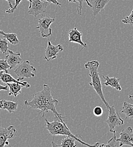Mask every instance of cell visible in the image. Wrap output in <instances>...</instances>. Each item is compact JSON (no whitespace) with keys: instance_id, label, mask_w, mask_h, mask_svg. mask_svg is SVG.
<instances>
[{"instance_id":"d6986e66","label":"cell","mask_w":133,"mask_h":147,"mask_svg":"<svg viewBox=\"0 0 133 147\" xmlns=\"http://www.w3.org/2000/svg\"><path fill=\"white\" fill-rule=\"evenodd\" d=\"M121 113L125 114L126 119L130 118L133 119V104H131L127 101H124Z\"/></svg>"},{"instance_id":"cb8c5ba5","label":"cell","mask_w":133,"mask_h":147,"mask_svg":"<svg viewBox=\"0 0 133 147\" xmlns=\"http://www.w3.org/2000/svg\"><path fill=\"white\" fill-rule=\"evenodd\" d=\"M122 22L125 24L133 26V7L131 14L129 16H127L125 18H124V19H122Z\"/></svg>"},{"instance_id":"d4e9b609","label":"cell","mask_w":133,"mask_h":147,"mask_svg":"<svg viewBox=\"0 0 133 147\" xmlns=\"http://www.w3.org/2000/svg\"><path fill=\"white\" fill-rule=\"evenodd\" d=\"M69 2H78V5L77 6V11L79 15L82 14V11L83 9V2L84 0H68Z\"/></svg>"},{"instance_id":"9a60e30c","label":"cell","mask_w":133,"mask_h":147,"mask_svg":"<svg viewBox=\"0 0 133 147\" xmlns=\"http://www.w3.org/2000/svg\"><path fill=\"white\" fill-rule=\"evenodd\" d=\"M18 102L6 100H0V109L7 110L9 113L15 112L18 107Z\"/></svg>"},{"instance_id":"7a4b0ae2","label":"cell","mask_w":133,"mask_h":147,"mask_svg":"<svg viewBox=\"0 0 133 147\" xmlns=\"http://www.w3.org/2000/svg\"><path fill=\"white\" fill-rule=\"evenodd\" d=\"M63 118H59L57 115H55L54 121L53 122H49L47 118L45 119V121L46 122V129L49 131V134L56 136V135H63V136H69L71 137L74 138L76 141L82 144L90 147H99L100 143L97 142L94 145H91L89 144H87L83 141H82L80 138H79V136L78 135H75L74 134H73L70 130L69 129V127L67 126L66 123L63 120Z\"/></svg>"},{"instance_id":"ffe728a7","label":"cell","mask_w":133,"mask_h":147,"mask_svg":"<svg viewBox=\"0 0 133 147\" xmlns=\"http://www.w3.org/2000/svg\"><path fill=\"white\" fill-rule=\"evenodd\" d=\"M0 34L4 37V38H5L12 45H17L19 44L20 42L16 34H7L5 33L3 31L0 30Z\"/></svg>"},{"instance_id":"ac0fdd59","label":"cell","mask_w":133,"mask_h":147,"mask_svg":"<svg viewBox=\"0 0 133 147\" xmlns=\"http://www.w3.org/2000/svg\"><path fill=\"white\" fill-rule=\"evenodd\" d=\"M6 84L10 90L8 94L9 96H13L14 97H16L19 95L21 92L22 87H24L22 85L17 83H7Z\"/></svg>"},{"instance_id":"1f68e13d","label":"cell","mask_w":133,"mask_h":147,"mask_svg":"<svg viewBox=\"0 0 133 147\" xmlns=\"http://www.w3.org/2000/svg\"><path fill=\"white\" fill-rule=\"evenodd\" d=\"M129 98H130V99H131V100H133V96H132V95H129Z\"/></svg>"},{"instance_id":"30bf717a","label":"cell","mask_w":133,"mask_h":147,"mask_svg":"<svg viewBox=\"0 0 133 147\" xmlns=\"http://www.w3.org/2000/svg\"><path fill=\"white\" fill-rule=\"evenodd\" d=\"M63 50V48L61 44L53 45L51 43L50 39L48 38V45L45 51L44 59L47 61H50L52 59H54L57 58L58 53Z\"/></svg>"},{"instance_id":"7402d4cb","label":"cell","mask_w":133,"mask_h":147,"mask_svg":"<svg viewBox=\"0 0 133 147\" xmlns=\"http://www.w3.org/2000/svg\"><path fill=\"white\" fill-rule=\"evenodd\" d=\"M10 69V65L6 59H0V70L8 73V69Z\"/></svg>"},{"instance_id":"8992f818","label":"cell","mask_w":133,"mask_h":147,"mask_svg":"<svg viewBox=\"0 0 133 147\" xmlns=\"http://www.w3.org/2000/svg\"><path fill=\"white\" fill-rule=\"evenodd\" d=\"M55 20V17L51 18L49 16H44L38 19V26L36 28L38 29L40 35L43 37H49L52 35L51 25Z\"/></svg>"},{"instance_id":"484cf974","label":"cell","mask_w":133,"mask_h":147,"mask_svg":"<svg viewBox=\"0 0 133 147\" xmlns=\"http://www.w3.org/2000/svg\"><path fill=\"white\" fill-rule=\"evenodd\" d=\"M22 0H15V2H14V5H13V6L11 8H10L9 9H7L6 10V13H14V11L17 9V7L18 6L20 3L21 2Z\"/></svg>"},{"instance_id":"f1b7e54d","label":"cell","mask_w":133,"mask_h":147,"mask_svg":"<svg viewBox=\"0 0 133 147\" xmlns=\"http://www.w3.org/2000/svg\"><path fill=\"white\" fill-rule=\"evenodd\" d=\"M7 91L8 90V86H2L1 84H0V91Z\"/></svg>"},{"instance_id":"7c38bea8","label":"cell","mask_w":133,"mask_h":147,"mask_svg":"<svg viewBox=\"0 0 133 147\" xmlns=\"http://www.w3.org/2000/svg\"><path fill=\"white\" fill-rule=\"evenodd\" d=\"M82 33L78 31L76 27L71 29L68 33L69 42H73L80 44L83 48H87V45L82 40Z\"/></svg>"},{"instance_id":"5b68a950","label":"cell","mask_w":133,"mask_h":147,"mask_svg":"<svg viewBox=\"0 0 133 147\" xmlns=\"http://www.w3.org/2000/svg\"><path fill=\"white\" fill-rule=\"evenodd\" d=\"M108 111L109 114L105 122L108 125L109 131L115 134V127L117 126L123 125L124 124V121L120 117L118 113L115 111L114 105L110 107Z\"/></svg>"},{"instance_id":"4dcf8cb0","label":"cell","mask_w":133,"mask_h":147,"mask_svg":"<svg viewBox=\"0 0 133 147\" xmlns=\"http://www.w3.org/2000/svg\"><path fill=\"white\" fill-rule=\"evenodd\" d=\"M27 1H28L29 2H30V6H29V8L31 6V5H32V0H27Z\"/></svg>"},{"instance_id":"4fadbf2b","label":"cell","mask_w":133,"mask_h":147,"mask_svg":"<svg viewBox=\"0 0 133 147\" xmlns=\"http://www.w3.org/2000/svg\"><path fill=\"white\" fill-rule=\"evenodd\" d=\"M7 52H9V55L6 56L5 59L10 65V69L19 65L23 62V59L20 57V53L19 52L15 53L10 50H9Z\"/></svg>"},{"instance_id":"44dd1931","label":"cell","mask_w":133,"mask_h":147,"mask_svg":"<svg viewBox=\"0 0 133 147\" xmlns=\"http://www.w3.org/2000/svg\"><path fill=\"white\" fill-rule=\"evenodd\" d=\"M8 41L5 38H0V51L2 54H5L9 51Z\"/></svg>"},{"instance_id":"83f0119b","label":"cell","mask_w":133,"mask_h":147,"mask_svg":"<svg viewBox=\"0 0 133 147\" xmlns=\"http://www.w3.org/2000/svg\"><path fill=\"white\" fill-rule=\"evenodd\" d=\"M44 1H47V2H50V3H53L55 4V5H56L59 6H62V4H61V3H60L59 2H58L57 1V0H44Z\"/></svg>"},{"instance_id":"6da1fadb","label":"cell","mask_w":133,"mask_h":147,"mask_svg":"<svg viewBox=\"0 0 133 147\" xmlns=\"http://www.w3.org/2000/svg\"><path fill=\"white\" fill-rule=\"evenodd\" d=\"M58 104V101L53 98L51 94V88L47 84L43 85L42 91L33 94V98L31 101L26 100L24 101V105L26 107H30L33 109L40 110V113L41 114V117H44L46 113L49 111H51L55 115L64 118L62 116V114L59 113L56 110Z\"/></svg>"},{"instance_id":"277c9868","label":"cell","mask_w":133,"mask_h":147,"mask_svg":"<svg viewBox=\"0 0 133 147\" xmlns=\"http://www.w3.org/2000/svg\"><path fill=\"white\" fill-rule=\"evenodd\" d=\"M33 72L36 73V69L30 64V61L28 60L22 62L14 70V73L18 77L17 80L19 81L23 80L24 78H30L34 77L35 74Z\"/></svg>"},{"instance_id":"f546056e","label":"cell","mask_w":133,"mask_h":147,"mask_svg":"<svg viewBox=\"0 0 133 147\" xmlns=\"http://www.w3.org/2000/svg\"><path fill=\"white\" fill-rule=\"evenodd\" d=\"M6 1H7V2L9 3V7L10 8H11L13 6V3H14V0H5Z\"/></svg>"},{"instance_id":"603a6c76","label":"cell","mask_w":133,"mask_h":147,"mask_svg":"<svg viewBox=\"0 0 133 147\" xmlns=\"http://www.w3.org/2000/svg\"><path fill=\"white\" fill-rule=\"evenodd\" d=\"M116 136L115 134H113V136L108 141L107 144H100L99 147H117V143L118 142L116 140Z\"/></svg>"},{"instance_id":"e0dca14e","label":"cell","mask_w":133,"mask_h":147,"mask_svg":"<svg viewBox=\"0 0 133 147\" xmlns=\"http://www.w3.org/2000/svg\"><path fill=\"white\" fill-rule=\"evenodd\" d=\"M76 140L74 138L69 136H66V137L62 140L61 144H56L53 139L52 142V146L53 147H75L76 146V144H75Z\"/></svg>"},{"instance_id":"2e32d148","label":"cell","mask_w":133,"mask_h":147,"mask_svg":"<svg viewBox=\"0 0 133 147\" xmlns=\"http://www.w3.org/2000/svg\"><path fill=\"white\" fill-rule=\"evenodd\" d=\"M103 78H104V84L105 86H111L112 88H115L118 91H121L122 90V88L119 84V81L121 79L116 78L115 76L110 78L108 76H106L105 77L104 76H103Z\"/></svg>"},{"instance_id":"ba28073f","label":"cell","mask_w":133,"mask_h":147,"mask_svg":"<svg viewBox=\"0 0 133 147\" xmlns=\"http://www.w3.org/2000/svg\"><path fill=\"white\" fill-rule=\"evenodd\" d=\"M31 6L29 8L28 13L34 17L38 16V14L45 13L47 7L50 5V2L41 0H32Z\"/></svg>"},{"instance_id":"4316f807","label":"cell","mask_w":133,"mask_h":147,"mask_svg":"<svg viewBox=\"0 0 133 147\" xmlns=\"http://www.w3.org/2000/svg\"><path fill=\"white\" fill-rule=\"evenodd\" d=\"M93 113L95 116L100 117V116L102 115V114H103V109L101 107L97 106L94 109Z\"/></svg>"},{"instance_id":"5bb4252c","label":"cell","mask_w":133,"mask_h":147,"mask_svg":"<svg viewBox=\"0 0 133 147\" xmlns=\"http://www.w3.org/2000/svg\"><path fill=\"white\" fill-rule=\"evenodd\" d=\"M0 80L4 83H17L19 84L22 85L24 87L29 88L30 85L27 82H20L17 79L14 78L10 74L6 73L3 71L0 70Z\"/></svg>"},{"instance_id":"52a82bcc","label":"cell","mask_w":133,"mask_h":147,"mask_svg":"<svg viewBox=\"0 0 133 147\" xmlns=\"http://www.w3.org/2000/svg\"><path fill=\"white\" fill-rule=\"evenodd\" d=\"M17 132V129L14 126H10L6 128L0 126V147L9 146L8 139L14 138Z\"/></svg>"},{"instance_id":"8fae6325","label":"cell","mask_w":133,"mask_h":147,"mask_svg":"<svg viewBox=\"0 0 133 147\" xmlns=\"http://www.w3.org/2000/svg\"><path fill=\"white\" fill-rule=\"evenodd\" d=\"M110 1L111 0H85L87 5L92 9L94 18L99 13L104 10L105 7Z\"/></svg>"},{"instance_id":"9c48e42d","label":"cell","mask_w":133,"mask_h":147,"mask_svg":"<svg viewBox=\"0 0 133 147\" xmlns=\"http://www.w3.org/2000/svg\"><path fill=\"white\" fill-rule=\"evenodd\" d=\"M116 140L119 143V147L124 145H128L133 147V129L130 126H128L126 129H122L120 133V136Z\"/></svg>"},{"instance_id":"3957f363","label":"cell","mask_w":133,"mask_h":147,"mask_svg":"<svg viewBox=\"0 0 133 147\" xmlns=\"http://www.w3.org/2000/svg\"><path fill=\"white\" fill-rule=\"evenodd\" d=\"M100 63L97 61L94 60L87 62L84 65V67L89 71V75L91 78V82L89 83L90 85L94 88L95 92L99 95L101 100L105 104L107 109L109 110L110 105L105 100L104 97L102 90V84L101 83V79L98 72V67Z\"/></svg>"}]
</instances>
